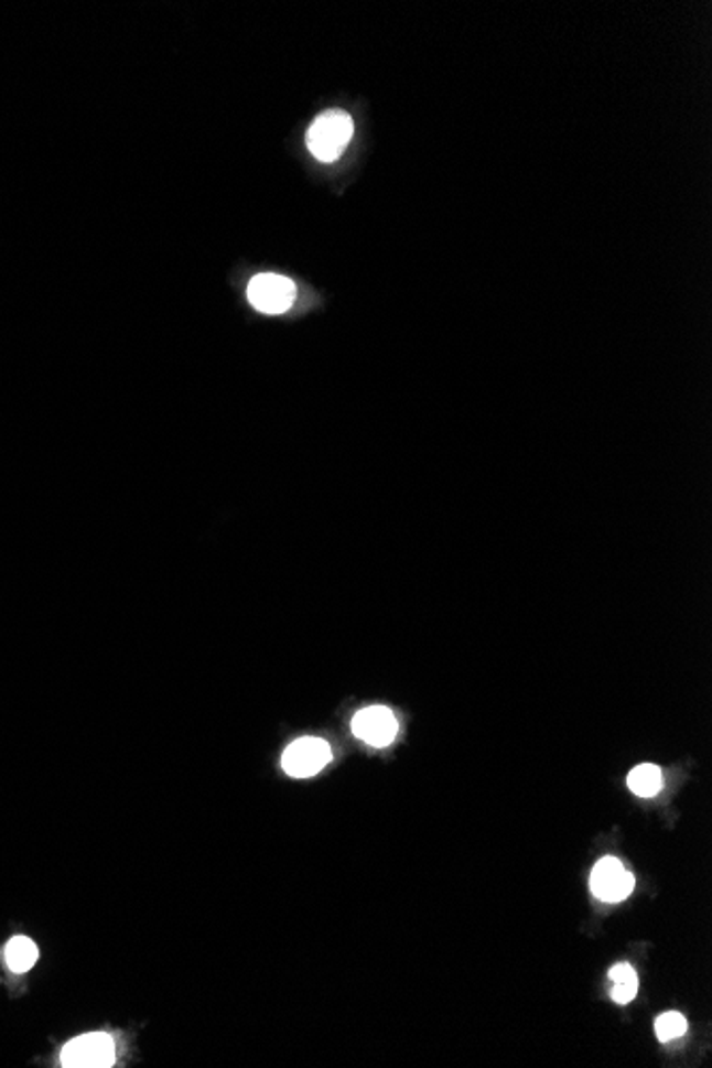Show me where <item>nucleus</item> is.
Returning <instances> with one entry per match:
<instances>
[{
	"mask_svg": "<svg viewBox=\"0 0 712 1068\" xmlns=\"http://www.w3.org/2000/svg\"><path fill=\"white\" fill-rule=\"evenodd\" d=\"M353 132H355V122L348 111L326 109L308 130V150L319 161H337L344 154Z\"/></svg>",
	"mask_w": 712,
	"mask_h": 1068,
	"instance_id": "nucleus-1",
	"label": "nucleus"
},
{
	"mask_svg": "<svg viewBox=\"0 0 712 1068\" xmlns=\"http://www.w3.org/2000/svg\"><path fill=\"white\" fill-rule=\"evenodd\" d=\"M68 1068H107L116 1062V1043L105 1033L77 1036L66 1043L61 1056Z\"/></svg>",
	"mask_w": 712,
	"mask_h": 1068,
	"instance_id": "nucleus-2",
	"label": "nucleus"
},
{
	"mask_svg": "<svg viewBox=\"0 0 712 1068\" xmlns=\"http://www.w3.org/2000/svg\"><path fill=\"white\" fill-rule=\"evenodd\" d=\"M296 296L292 280L278 273H260L248 287L250 303L262 314H282L291 308Z\"/></svg>",
	"mask_w": 712,
	"mask_h": 1068,
	"instance_id": "nucleus-3",
	"label": "nucleus"
},
{
	"mask_svg": "<svg viewBox=\"0 0 712 1068\" xmlns=\"http://www.w3.org/2000/svg\"><path fill=\"white\" fill-rule=\"evenodd\" d=\"M634 876L616 857H604L591 873V892L604 903H621L634 892Z\"/></svg>",
	"mask_w": 712,
	"mask_h": 1068,
	"instance_id": "nucleus-4",
	"label": "nucleus"
},
{
	"mask_svg": "<svg viewBox=\"0 0 712 1068\" xmlns=\"http://www.w3.org/2000/svg\"><path fill=\"white\" fill-rule=\"evenodd\" d=\"M331 762V746L323 738H299L282 755V768L291 777H314Z\"/></svg>",
	"mask_w": 712,
	"mask_h": 1068,
	"instance_id": "nucleus-5",
	"label": "nucleus"
},
{
	"mask_svg": "<svg viewBox=\"0 0 712 1068\" xmlns=\"http://www.w3.org/2000/svg\"><path fill=\"white\" fill-rule=\"evenodd\" d=\"M353 732L367 745L389 746L397 736V719L385 706H369L356 714Z\"/></svg>",
	"mask_w": 712,
	"mask_h": 1068,
	"instance_id": "nucleus-6",
	"label": "nucleus"
},
{
	"mask_svg": "<svg viewBox=\"0 0 712 1068\" xmlns=\"http://www.w3.org/2000/svg\"><path fill=\"white\" fill-rule=\"evenodd\" d=\"M4 958H7V964H9L11 971L29 972L33 969L34 962L39 960V949H36L33 940L26 939V937H15V939L9 940V945L4 949Z\"/></svg>",
	"mask_w": 712,
	"mask_h": 1068,
	"instance_id": "nucleus-7",
	"label": "nucleus"
},
{
	"mask_svg": "<svg viewBox=\"0 0 712 1068\" xmlns=\"http://www.w3.org/2000/svg\"><path fill=\"white\" fill-rule=\"evenodd\" d=\"M613 981V1001L616 1004L632 1003L638 994V974L632 969V964H616L608 972Z\"/></svg>",
	"mask_w": 712,
	"mask_h": 1068,
	"instance_id": "nucleus-8",
	"label": "nucleus"
},
{
	"mask_svg": "<svg viewBox=\"0 0 712 1068\" xmlns=\"http://www.w3.org/2000/svg\"><path fill=\"white\" fill-rule=\"evenodd\" d=\"M661 783H664V777H661V770L652 764H643L638 768H634L627 777V785L629 789L640 796V798H650L655 796L659 789H661Z\"/></svg>",
	"mask_w": 712,
	"mask_h": 1068,
	"instance_id": "nucleus-9",
	"label": "nucleus"
},
{
	"mask_svg": "<svg viewBox=\"0 0 712 1068\" xmlns=\"http://www.w3.org/2000/svg\"><path fill=\"white\" fill-rule=\"evenodd\" d=\"M655 1033H657V1038L661 1043H668V1040H675L679 1036L687 1033V1020L677 1013V1011H670V1013H664L657 1017L655 1022Z\"/></svg>",
	"mask_w": 712,
	"mask_h": 1068,
	"instance_id": "nucleus-10",
	"label": "nucleus"
}]
</instances>
